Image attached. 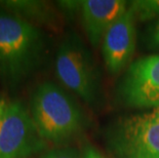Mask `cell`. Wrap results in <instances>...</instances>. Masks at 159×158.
Listing matches in <instances>:
<instances>
[{
    "mask_svg": "<svg viewBox=\"0 0 159 158\" xmlns=\"http://www.w3.org/2000/svg\"><path fill=\"white\" fill-rule=\"evenodd\" d=\"M47 39L38 27L0 6V82L16 88L41 65Z\"/></svg>",
    "mask_w": 159,
    "mask_h": 158,
    "instance_id": "6da1fadb",
    "label": "cell"
},
{
    "mask_svg": "<svg viewBox=\"0 0 159 158\" xmlns=\"http://www.w3.org/2000/svg\"><path fill=\"white\" fill-rule=\"evenodd\" d=\"M29 111L41 138L55 147H65L85 127L79 104L65 88L43 81L33 90Z\"/></svg>",
    "mask_w": 159,
    "mask_h": 158,
    "instance_id": "7a4b0ae2",
    "label": "cell"
},
{
    "mask_svg": "<svg viewBox=\"0 0 159 158\" xmlns=\"http://www.w3.org/2000/svg\"><path fill=\"white\" fill-rule=\"evenodd\" d=\"M55 72L65 89L89 105L99 95V77L93 60L86 46L75 33L67 34L57 50Z\"/></svg>",
    "mask_w": 159,
    "mask_h": 158,
    "instance_id": "3957f363",
    "label": "cell"
},
{
    "mask_svg": "<svg viewBox=\"0 0 159 158\" xmlns=\"http://www.w3.org/2000/svg\"><path fill=\"white\" fill-rule=\"evenodd\" d=\"M47 150L32 120L29 108L21 100H8L0 120V158H33Z\"/></svg>",
    "mask_w": 159,
    "mask_h": 158,
    "instance_id": "277c9868",
    "label": "cell"
},
{
    "mask_svg": "<svg viewBox=\"0 0 159 158\" xmlns=\"http://www.w3.org/2000/svg\"><path fill=\"white\" fill-rule=\"evenodd\" d=\"M109 139L118 158H159V118L152 112L125 117L112 127Z\"/></svg>",
    "mask_w": 159,
    "mask_h": 158,
    "instance_id": "5b68a950",
    "label": "cell"
},
{
    "mask_svg": "<svg viewBox=\"0 0 159 158\" xmlns=\"http://www.w3.org/2000/svg\"><path fill=\"white\" fill-rule=\"evenodd\" d=\"M118 95L127 107L153 110L159 107V55L131 63L118 86Z\"/></svg>",
    "mask_w": 159,
    "mask_h": 158,
    "instance_id": "8992f818",
    "label": "cell"
},
{
    "mask_svg": "<svg viewBox=\"0 0 159 158\" xmlns=\"http://www.w3.org/2000/svg\"><path fill=\"white\" fill-rule=\"evenodd\" d=\"M136 13L128 5L122 16L105 34L102 41L104 63L110 74L122 72L133 59L137 41Z\"/></svg>",
    "mask_w": 159,
    "mask_h": 158,
    "instance_id": "52a82bcc",
    "label": "cell"
},
{
    "mask_svg": "<svg viewBox=\"0 0 159 158\" xmlns=\"http://www.w3.org/2000/svg\"><path fill=\"white\" fill-rule=\"evenodd\" d=\"M81 23L93 47L103 41L106 32L128 8L123 0H85L77 1Z\"/></svg>",
    "mask_w": 159,
    "mask_h": 158,
    "instance_id": "ba28073f",
    "label": "cell"
},
{
    "mask_svg": "<svg viewBox=\"0 0 159 158\" xmlns=\"http://www.w3.org/2000/svg\"><path fill=\"white\" fill-rule=\"evenodd\" d=\"M0 6L11 11L30 24L59 31L61 18L53 6L44 1L34 0H2Z\"/></svg>",
    "mask_w": 159,
    "mask_h": 158,
    "instance_id": "9c48e42d",
    "label": "cell"
},
{
    "mask_svg": "<svg viewBox=\"0 0 159 158\" xmlns=\"http://www.w3.org/2000/svg\"><path fill=\"white\" fill-rule=\"evenodd\" d=\"M129 6L141 20H159V0L134 1Z\"/></svg>",
    "mask_w": 159,
    "mask_h": 158,
    "instance_id": "30bf717a",
    "label": "cell"
},
{
    "mask_svg": "<svg viewBox=\"0 0 159 158\" xmlns=\"http://www.w3.org/2000/svg\"><path fill=\"white\" fill-rule=\"evenodd\" d=\"M39 158H82V155L75 148L65 146L47 149L40 154Z\"/></svg>",
    "mask_w": 159,
    "mask_h": 158,
    "instance_id": "8fae6325",
    "label": "cell"
},
{
    "mask_svg": "<svg viewBox=\"0 0 159 158\" xmlns=\"http://www.w3.org/2000/svg\"><path fill=\"white\" fill-rule=\"evenodd\" d=\"M148 42L149 45L153 48L159 49V20L153 24L148 32Z\"/></svg>",
    "mask_w": 159,
    "mask_h": 158,
    "instance_id": "7c38bea8",
    "label": "cell"
},
{
    "mask_svg": "<svg viewBox=\"0 0 159 158\" xmlns=\"http://www.w3.org/2000/svg\"><path fill=\"white\" fill-rule=\"evenodd\" d=\"M81 155H82V158H108L102 152H100L97 148L93 146L84 147L83 152L81 153Z\"/></svg>",
    "mask_w": 159,
    "mask_h": 158,
    "instance_id": "4fadbf2b",
    "label": "cell"
},
{
    "mask_svg": "<svg viewBox=\"0 0 159 158\" xmlns=\"http://www.w3.org/2000/svg\"><path fill=\"white\" fill-rule=\"evenodd\" d=\"M8 100L6 99L5 96H0V120H1L3 114H4V111L6 109V106H7Z\"/></svg>",
    "mask_w": 159,
    "mask_h": 158,
    "instance_id": "5bb4252c",
    "label": "cell"
},
{
    "mask_svg": "<svg viewBox=\"0 0 159 158\" xmlns=\"http://www.w3.org/2000/svg\"><path fill=\"white\" fill-rule=\"evenodd\" d=\"M151 112L153 113L155 116H157L158 118H159V107H158V108H155V109H153V110L151 111Z\"/></svg>",
    "mask_w": 159,
    "mask_h": 158,
    "instance_id": "9a60e30c",
    "label": "cell"
}]
</instances>
